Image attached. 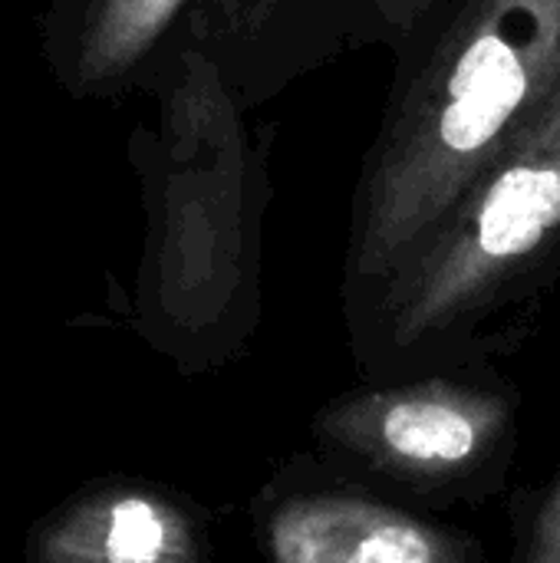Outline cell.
<instances>
[{
	"label": "cell",
	"instance_id": "obj_1",
	"mask_svg": "<svg viewBox=\"0 0 560 563\" xmlns=\"http://www.w3.org/2000/svg\"><path fill=\"white\" fill-rule=\"evenodd\" d=\"M558 73L560 0L465 3L376 152L353 280L376 290L399 271Z\"/></svg>",
	"mask_w": 560,
	"mask_h": 563
},
{
	"label": "cell",
	"instance_id": "obj_2",
	"mask_svg": "<svg viewBox=\"0 0 560 563\" xmlns=\"http://www.w3.org/2000/svg\"><path fill=\"white\" fill-rule=\"evenodd\" d=\"M560 247V73L399 271L370 294V379L479 366L488 320Z\"/></svg>",
	"mask_w": 560,
	"mask_h": 563
},
{
	"label": "cell",
	"instance_id": "obj_3",
	"mask_svg": "<svg viewBox=\"0 0 560 563\" xmlns=\"http://www.w3.org/2000/svg\"><path fill=\"white\" fill-rule=\"evenodd\" d=\"M518 389L479 366L366 379L310 419L320 459L426 511L505 492L518 455Z\"/></svg>",
	"mask_w": 560,
	"mask_h": 563
},
{
	"label": "cell",
	"instance_id": "obj_4",
	"mask_svg": "<svg viewBox=\"0 0 560 563\" xmlns=\"http://www.w3.org/2000/svg\"><path fill=\"white\" fill-rule=\"evenodd\" d=\"M205 155L191 165L185 214L162 284L168 350L185 369L231 356L257 323V234L244 224L248 145L234 102L201 73Z\"/></svg>",
	"mask_w": 560,
	"mask_h": 563
},
{
	"label": "cell",
	"instance_id": "obj_5",
	"mask_svg": "<svg viewBox=\"0 0 560 563\" xmlns=\"http://www.w3.org/2000/svg\"><path fill=\"white\" fill-rule=\"evenodd\" d=\"M251 525L267 563H485L472 531L320 455L287 459L254 495Z\"/></svg>",
	"mask_w": 560,
	"mask_h": 563
},
{
	"label": "cell",
	"instance_id": "obj_6",
	"mask_svg": "<svg viewBox=\"0 0 560 563\" xmlns=\"http://www.w3.org/2000/svg\"><path fill=\"white\" fill-rule=\"evenodd\" d=\"M26 563H211L215 518L175 485L139 475L83 482L23 538Z\"/></svg>",
	"mask_w": 560,
	"mask_h": 563
},
{
	"label": "cell",
	"instance_id": "obj_7",
	"mask_svg": "<svg viewBox=\"0 0 560 563\" xmlns=\"http://www.w3.org/2000/svg\"><path fill=\"white\" fill-rule=\"evenodd\" d=\"M185 0H106L79 49V86H106L129 73L172 23Z\"/></svg>",
	"mask_w": 560,
	"mask_h": 563
},
{
	"label": "cell",
	"instance_id": "obj_8",
	"mask_svg": "<svg viewBox=\"0 0 560 563\" xmlns=\"http://www.w3.org/2000/svg\"><path fill=\"white\" fill-rule=\"evenodd\" d=\"M512 558L508 563H560V472L541 488L512 498Z\"/></svg>",
	"mask_w": 560,
	"mask_h": 563
},
{
	"label": "cell",
	"instance_id": "obj_9",
	"mask_svg": "<svg viewBox=\"0 0 560 563\" xmlns=\"http://www.w3.org/2000/svg\"><path fill=\"white\" fill-rule=\"evenodd\" d=\"M380 7V13L386 16L389 26L409 30L422 20V13L432 7V0H373Z\"/></svg>",
	"mask_w": 560,
	"mask_h": 563
}]
</instances>
